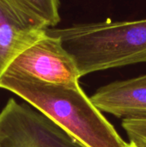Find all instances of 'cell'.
Listing matches in <instances>:
<instances>
[{"label": "cell", "mask_w": 146, "mask_h": 147, "mask_svg": "<svg viewBox=\"0 0 146 147\" xmlns=\"http://www.w3.org/2000/svg\"><path fill=\"white\" fill-rule=\"evenodd\" d=\"M0 89L23 99L83 147H127L79 84H45L2 76Z\"/></svg>", "instance_id": "cell-1"}, {"label": "cell", "mask_w": 146, "mask_h": 147, "mask_svg": "<svg viewBox=\"0 0 146 147\" xmlns=\"http://www.w3.org/2000/svg\"><path fill=\"white\" fill-rule=\"evenodd\" d=\"M75 59L81 77L138 63H146V19L48 28Z\"/></svg>", "instance_id": "cell-2"}, {"label": "cell", "mask_w": 146, "mask_h": 147, "mask_svg": "<svg viewBox=\"0 0 146 147\" xmlns=\"http://www.w3.org/2000/svg\"><path fill=\"white\" fill-rule=\"evenodd\" d=\"M2 76L55 85L77 84L82 78L75 59L60 39L47 32L22 53Z\"/></svg>", "instance_id": "cell-3"}, {"label": "cell", "mask_w": 146, "mask_h": 147, "mask_svg": "<svg viewBox=\"0 0 146 147\" xmlns=\"http://www.w3.org/2000/svg\"><path fill=\"white\" fill-rule=\"evenodd\" d=\"M0 147H83L31 105L9 98L0 112Z\"/></svg>", "instance_id": "cell-4"}, {"label": "cell", "mask_w": 146, "mask_h": 147, "mask_svg": "<svg viewBox=\"0 0 146 147\" xmlns=\"http://www.w3.org/2000/svg\"><path fill=\"white\" fill-rule=\"evenodd\" d=\"M47 23L19 0H0V78L47 32Z\"/></svg>", "instance_id": "cell-5"}, {"label": "cell", "mask_w": 146, "mask_h": 147, "mask_svg": "<svg viewBox=\"0 0 146 147\" xmlns=\"http://www.w3.org/2000/svg\"><path fill=\"white\" fill-rule=\"evenodd\" d=\"M90 99L101 112L122 120H146V74L102 86Z\"/></svg>", "instance_id": "cell-6"}, {"label": "cell", "mask_w": 146, "mask_h": 147, "mask_svg": "<svg viewBox=\"0 0 146 147\" xmlns=\"http://www.w3.org/2000/svg\"><path fill=\"white\" fill-rule=\"evenodd\" d=\"M34 13L42 18L50 27H55L60 21L59 0H19Z\"/></svg>", "instance_id": "cell-7"}, {"label": "cell", "mask_w": 146, "mask_h": 147, "mask_svg": "<svg viewBox=\"0 0 146 147\" xmlns=\"http://www.w3.org/2000/svg\"><path fill=\"white\" fill-rule=\"evenodd\" d=\"M122 127L129 141L139 146L146 147V120H123Z\"/></svg>", "instance_id": "cell-8"}, {"label": "cell", "mask_w": 146, "mask_h": 147, "mask_svg": "<svg viewBox=\"0 0 146 147\" xmlns=\"http://www.w3.org/2000/svg\"><path fill=\"white\" fill-rule=\"evenodd\" d=\"M127 147H141V146H137L136 144H134L133 142L129 141V142H128V145H127Z\"/></svg>", "instance_id": "cell-9"}]
</instances>
